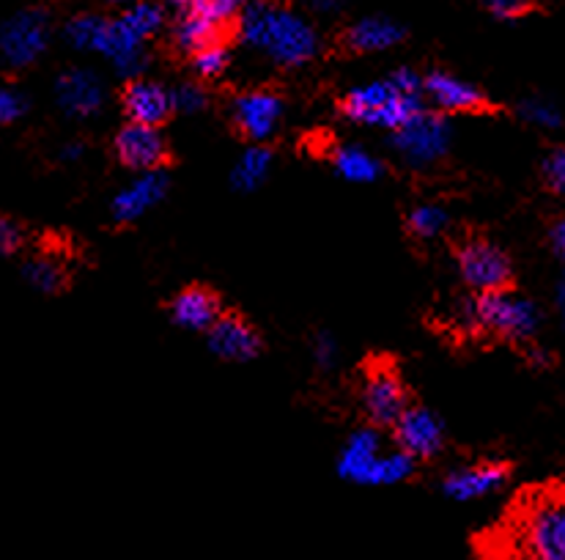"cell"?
Segmentation results:
<instances>
[{
    "instance_id": "obj_5",
    "label": "cell",
    "mask_w": 565,
    "mask_h": 560,
    "mask_svg": "<svg viewBox=\"0 0 565 560\" xmlns=\"http://www.w3.org/2000/svg\"><path fill=\"white\" fill-rule=\"evenodd\" d=\"M393 146L412 168H428L450 149V124L439 113L420 110L393 133Z\"/></svg>"
},
{
    "instance_id": "obj_8",
    "label": "cell",
    "mask_w": 565,
    "mask_h": 560,
    "mask_svg": "<svg viewBox=\"0 0 565 560\" xmlns=\"http://www.w3.org/2000/svg\"><path fill=\"white\" fill-rule=\"evenodd\" d=\"M113 151L124 168L138 173H157L171 160L166 135L157 127H143V124H127L118 129Z\"/></svg>"
},
{
    "instance_id": "obj_13",
    "label": "cell",
    "mask_w": 565,
    "mask_h": 560,
    "mask_svg": "<svg viewBox=\"0 0 565 560\" xmlns=\"http://www.w3.org/2000/svg\"><path fill=\"white\" fill-rule=\"evenodd\" d=\"M55 99L70 118H92L105 105V86L92 70H70L55 83Z\"/></svg>"
},
{
    "instance_id": "obj_32",
    "label": "cell",
    "mask_w": 565,
    "mask_h": 560,
    "mask_svg": "<svg viewBox=\"0 0 565 560\" xmlns=\"http://www.w3.org/2000/svg\"><path fill=\"white\" fill-rule=\"evenodd\" d=\"M519 113H522L524 121L539 124V127H557V124H561V113H557V107L544 99H527Z\"/></svg>"
},
{
    "instance_id": "obj_20",
    "label": "cell",
    "mask_w": 565,
    "mask_h": 560,
    "mask_svg": "<svg viewBox=\"0 0 565 560\" xmlns=\"http://www.w3.org/2000/svg\"><path fill=\"white\" fill-rule=\"evenodd\" d=\"M404 39V31L395 25L393 20L384 17H365V20L354 22L347 33V47L354 53H382L398 44Z\"/></svg>"
},
{
    "instance_id": "obj_9",
    "label": "cell",
    "mask_w": 565,
    "mask_h": 560,
    "mask_svg": "<svg viewBox=\"0 0 565 560\" xmlns=\"http://www.w3.org/2000/svg\"><path fill=\"white\" fill-rule=\"evenodd\" d=\"M530 560H565V497H546L524 525Z\"/></svg>"
},
{
    "instance_id": "obj_35",
    "label": "cell",
    "mask_w": 565,
    "mask_h": 560,
    "mask_svg": "<svg viewBox=\"0 0 565 560\" xmlns=\"http://www.w3.org/2000/svg\"><path fill=\"white\" fill-rule=\"evenodd\" d=\"M313 360H316V366H319L321 371L335 369V363H338V344H335V338L327 336V332L316 336V341H313Z\"/></svg>"
},
{
    "instance_id": "obj_44",
    "label": "cell",
    "mask_w": 565,
    "mask_h": 560,
    "mask_svg": "<svg viewBox=\"0 0 565 560\" xmlns=\"http://www.w3.org/2000/svg\"><path fill=\"white\" fill-rule=\"evenodd\" d=\"M162 3H168V6H188V0H162Z\"/></svg>"
},
{
    "instance_id": "obj_24",
    "label": "cell",
    "mask_w": 565,
    "mask_h": 560,
    "mask_svg": "<svg viewBox=\"0 0 565 560\" xmlns=\"http://www.w3.org/2000/svg\"><path fill=\"white\" fill-rule=\"evenodd\" d=\"M173 42H177L179 50L192 55L198 53V50L209 47V44L223 42V31H220L217 25H212V22L201 20V17L190 14L188 11V14L177 22V28H173Z\"/></svg>"
},
{
    "instance_id": "obj_22",
    "label": "cell",
    "mask_w": 565,
    "mask_h": 560,
    "mask_svg": "<svg viewBox=\"0 0 565 560\" xmlns=\"http://www.w3.org/2000/svg\"><path fill=\"white\" fill-rule=\"evenodd\" d=\"M332 166L352 184H371L382 177V162L376 157H371L365 149H358V146H343V149H338L335 157H332Z\"/></svg>"
},
{
    "instance_id": "obj_39",
    "label": "cell",
    "mask_w": 565,
    "mask_h": 560,
    "mask_svg": "<svg viewBox=\"0 0 565 560\" xmlns=\"http://www.w3.org/2000/svg\"><path fill=\"white\" fill-rule=\"evenodd\" d=\"M552 240H555L557 251H561L565 256V220H563V223L555 225V231H552Z\"/></svg>"
},
{
    "instance_id": "obj_33",
    "label": "cell",
    "mask_w": 565,
    "mask_h": 560,
    "mask_svg": "<svg viewBox=\"0 0 565 560\" xmlns=\"http://www.w3.org/2000/svg\"><path fill=\"white\" fill-rule=\"evenodd\" d=\"M25 245V231L17 220L0 214V256H14Z\"/></svg>"
},
{
    "instance_id": "obj_4",
    "label": "cell",
    "mask_w": 565,
    "mask_h": 560,
    "mask_svg": "<svg viewBox=\"0 0 565 560\" xmlns=\"http://www.w3.org/2000/svg\"><path fill=\"white\" fill-rule=\"evenodd\" d=\"M50 44V17L44 9H22L0 25V59L11 70H28Z\"/></svg>"
},
{
    "instance_id": "obj_37",
    "label": "cell",
    "mask_w": 565,
    "mask_h": 560,
    "mask_svg": "<svg viewBox=\"0 0 565 560\" xmlns=\"http://www.w3.org/2000/svg\"><path fill=\"white\" fill-rule=\"evenodd\" d=\"M486 6L500 20H513V17H522L530 9V0H486Z\"/></svg>"
},
{
    "instance_id": "obj_12",
    "label": "cell",
    "mask_w": 565,
    "mask_h": 560,
    "mask_svg": "<svg viewBox=\"0 0 565 560\" xmlns=\"http://www.w3.org/2000/svg\"><path fill=\"white\" fill-rule=\"evenodd\" d=\"M262 336L247 319L236 314H223L214 327L209 330V349L220 360H234V363H247V360L262 355Z\"/></svg>"
},
{
    "instance_id": "obj_17",
    "label": "cell",
    "mask_w": 565,
    "mask_h": 560,
    "mask_svg": "<svg viewBox=\"0 0 565 560\" xmlns=\"http://www.w3.org/2000/svg\"><path fill=\"white\" fill-rule=\"evenodd\" d=\"M166 173H138V179H135L132 184L124 187V190L113 198V218H116V223H135V220L143 218L149 209H154L157 203L166 198Z\"/></svg>"
},
{
    "instance_id": "obj_31",
    "label": "cell",
    "mask_w": 565,
    "mask_h": 560,
    "mask_svg": "<svg viewBox=\"0 0 565 560\" xmlns=\"http://www.w3.org/2000/svg\"><path fill=\"white\" fill-rule=\"evenodd\" d=\"M171 102H173V110L192 116V113H201L203 107H206L209 96L201 86H195V83H184V86L173 88Z\"/></svg>"
},
{
    "instance_id": "obj_41",
    "label": "cell",
    "mask_w": 565,
    "mask_h": 560,
    "mask_svg": "<svg viewBox=\"0 0 565 560\" xmlns=\"http://www.w3.org/2000/svg\"><path fill=\"white\" fill-rule=\"evenodd\" d=\"M338 6V0H310V9L321 11V14H327V11H332Z\"/></svg>"
},
{
    "instance_id": "obj_18",
    "label": "cell",
    "mask_w": 565,
    "mask_h": 560,
    "mask_svg": "<svg viewBox=\"0 0 565 560\" xmlns=\"http://www.w3.org/2000/svg\"><path fill=\"white\" fill-rule=\"evenodd\" d=\"M379 459H382V440H379L374 429L354 432L341 451L338 475H341L343 480H352V484L371 486Z\"/></svg>"
},
{
    "instance_id": "obj_30",
    "label": "cell",
    "mask_w": 565,
    "mask_h": 560,
    "mask_svg": "<svg viewBox=\"0 0 565 560\" xmlns=\"http://www.w3.org/2000/svg\"><path fill=\"white\" fill-rule=\"evenodd\" d=\"M415 473V459L404 454V451H393V454H382L379 465L374 469V480L371 486H393L406 480Z\"/></svg>"
},
{
    "instance_id": "obj_23",
    "label": "cell",
    "mask_w": 565,
    "mask_h": 560,
    "mask_svg": "<svg viewBox=\"0 0 565 560\" xmlns=\"http://www.w3.org/2000/svg\"><path fill=\"white\" fill-rule=\"evenodd\" d=\"M269 166H273V151L267 146H250L234 166L231 182L242 192L258 190L264 184V179H267Z\"/></svg>"
},
{
    "instance_id": "obj_3",
    "label": "cell",
    "mask_w": 565,
    "mask_h": 560,
    "mask_svg": "<svg viewBox=\"0 0 565 560\" xmlns=\"http://www.w3.org/2000/svg\"><path fill=\"white\" fill-rule=\"evenodd\" d=\"M539 308L513 292H489L461 305L459 321L465 330H486L508 341H527L539 330Z\"/></svg>"
},
{
    "instance_id": "obj_19",
    "label": "cell",
    "mask_w": 565,
    "mask_h": 560,
    "mask_svg": "<svg viewBox=\"0 0 565 560\" xmlns=\"http://www.w3.org/2000/svg\"><path fill=\"white\" fill-rule=\"evenodd\" d=\"M220 316H223V308H220L217 294L206 286H188L171 303V319L190 332H209Z\"/></svg>"
},
{
    "instance_id": "obj_14",
    "label": "cell",
    "mask_w": 565,
    "mask_h": 560,
    "mask_svg": "<svg viewBox=\"0 0 565 560\" xmlns=\"http://www.w3.org/2000/svg\"><path fill=\"white\" fill-rule=\"evenodd\" d=\"M121 107L127 113L129 124H143V127H157L171 118L173 102L171 92L160 83L151 81H129L121 92Z\"/></svg>"
},
{
    "instance_id": "obj_38",
    "label": "cell",
    "mask_w": 565,
    "mask_h": 560,
    "mask_svg": "<svg viewBox=\"0 0 565 560\" xmlns=\"http://www.w3.org/2000/svg\"><path fill=\"white\" fill-rule=\"evenodd\" d=\"M81 157H83L81 140H72V144H66L64 151H61V162H77Z\"/></svg>"
},
{
    "instance_id": "obj_16",
    "label": "cell",
    "mask_w": 565,
    "mask_h": 560,
    "mask_svg": "<svg viewBox=\"0 0 565 560\" xmlns=\"http://www.w3.org/2000/svg\"><path fill=\"white\" fill-rule=\"evenodd\" d=\"M423 94L431 99L434 107L445 113H483L489 110V99L472 86V83L459 81L448 72H431L423 81Z\"/></svg>"
},
{
    "instance_id": "obj_25",
    "label": "cell",
    "mask_w": 565,
    "mask_h": 560,
    "mask_svg": "<svg viewBox=\"0 0 565 560\" xmlns=\"http://www.w3.org/2000/svg\"><path fill=\"white\" fill-rule=\"evenodd\" d=\"M107 17L99 14H77L66 22L64 36L75 50H86V53H99L102 36H105Z\"/></svg>"
},
{
    "instance_id": "obj_43",
    "label": "cell",
    "mask_w": 565,
    "mask_h": 560,
    "mask_svg": "<svg viewBox=\"0 0 565 560\" xmlns=\"http://www.w3.org/2000/svg\"><path fill=\"white\" fill-rule=\"evenodd\" d=\"M107 3H110V6H124V9H127V6L140 3V0H107Z\"/></svg>"
},
{
    "instance_id": "obj_21",
    "label": "cell",
    "mask_w": 565,
    "mask_h": 560,
    "mask_svg": "<svg viewBox=\"0 0 565 560\" xmlns=\"http://www.w3.org/2000/svg\"><path fill=\"white\" fill-rule=\"evenodd\" d=\"M22 275L42 294H58L70 283V270L64 267L61 258L50 256V253H39V256L28 258L25 267H22Z\"/></svg>"
},
{
    "instance_id": "obj_10",
    "label": "cell",
    "mask_w": 565,
    "mask_h": 560,
    "mask_svg": "<svg viewBox=\"0 0 565 560\" xmlns=\"http://www.w3.org/2000/svg\"><path fill=\"white\" fill-rule=\"evenodd\" d=\"M282 118V99L280 94L269 92V88H258V92L242 94L234 102V124L239 129L242 138L262 144L275 135Z\"/></svg>"
},
{
    "instance_id": "obj_34",
    "label": "cell",
    "mask_w": 565,
    "mask_h": 560,
    "mask_svg": "<svg viewBox=\"0 0 565 560\" xmlns=\"http://www.w3.org/2000/svg\"><path fill=\"white\" fill-rule=\"evenodd\" d=\"M28 99L17 88H0V127L25 116Z\"/></svg>"
},
{
    "instance_id": "obj_6",
    "label": "cell",
    "mask_w": 565,
    "mask_h": 560,
    "mask_svg": "<svg viewBox=\"0 0 565 560\" xmlns=\"http://www.w3.org/2000/svg\"><path fill=\"white\" fill-rule=\"evenodd\" d=\"M456 264H459V273L467 286H472L478 294L508 292L513 283V270L505 253L494 242L480 240V236H472L465 245H459Z\"/></svg>"
},
{
    "instance_id": "obj_26",
    "label": "cell",
    "mask_w": 565,
    "mask_h": 560,
    "mask_svg": "<svg viewBox=\"0 0 565 560\" xmlns=\"http://www.w3.org/2000/svg\"><path fill=\"white\" fill-rule=\"evenodd\" d=\"M118 17H121L124 25L143 44L162 28V9L157 3H151V0H140V3L127 6Z\"/></svg>"
},
{
    "instance_id": "obj_11",
    "label": "cell",
    "mask_w": 565,
    "mask_h": 560,
    "mask_svg": "<svg viewBox=\"0 0 565 560\" xmlns=\"http://www.w3.org/2000/svg\"><path fill=\"white\" fill-rule=\"evenodd\" d=\"M395 445L409 459H434L443 451V423L423 406H409L393 426Z\"/></svg>"
},
{
    "instance_id": "obj_27",
    "label": "cell",
    "mask_w": 565,
    "mask_h": 560,
    "mask_svg": "<svg viewBox=\"0 0 565 560\" xmlns=\"http://www.w3.org/2000/svg\"><path fill=\"white\" fill-rule=\"evenodd\" d=\"M245 6L247 0H188L190 14L212 22V25H217L220 31H223L225 25H231L234 20H239Z\"/></svg>"
},
{
    "instance_id": "obj_36",
    "label": "cell",
    "mask_w": 565,
    "mask_h": 560,
    "mask_svg": "<svg viewBox=\"0 0 565 560\" xmlns=\"http://www.w3.org/2000/svg\"><path fill=\"white\" fill-rule=\"evenodd\" d=\"M544 179L552 190L565 196V149H557L555 155L544 162Z\"/></svg>"
},
{
    "instance_id": "obj_2",
    "label": "cell",
    "mask_w": 565,
    "mask_h": 560,
    "mask_svg": "<svg viewBox=\"0 0 565 560\" xmlns=\"http://www.w3.org/2000/svg\"><path fill=\"white\" fill-rule=\"evenodd\" d=\"M341 110L354 124L365 127H382L395 133L409 118L426 110L423 107V81L417 72L398 70L390 81L369 83V86L352 88L341 102Z\"/></svg>"
},
{
    "instance_id": "obj_1",
    "label": "cell",
    "mask_w": 565,
    "mask_h": 560,
    "mask_svg": "<svg viewBox=\"0 0 565 560\" xmlns=\"http://www.w3.org/2000/svg\"><path fill=\"white\" fill-rule=\"evenodd\" d=\"M239 33L250 47L267 53L275 64L305 66L319 55V33L308 20L282 6L256 0L242 9Z\"/></svg>"
},
{
    "instance_id": "obj_28",
    "label": "cell",
    "mask_w": 565,
    "mask_h": 560,
    "mask_svg": "<svg viewBox=\"0 0 565 560\" xmlns=\"http://www.w3.org/2000/svg\"><path fill=\"white\" fill-rule=\"evenodd\" d=\"M406 225H409V234L417 236V240H434L448 225V214L439 207H434V203H423V207L412 209Z\"/></svg>"
},
{
    "instance_id": "obj_29",
    "label": "cell",
    "mask_w": 565,
    "mask_h": 560,
    "mask_svg": "<svg viewBox=\"0 0 565 560\" xmlns=\"http://www.w3.org/2000/svg\"><path fill=\"white\" fill-rule=\"evenodd\" d=\"M231 64V50L225 42H214L209 47L192 53V70H195L198 77L203 81H217Z\"/></svg>"
},
{
    "instance_id": "obj_15",
    "label": "cell",
    "mask_w": 565,
    "mask_h": 560,
    "mask_svg": "<svg viewBox=\"0 0 565 560\" xmlns=\"http://www.w3.org/2000/svg\"><path fill=\"white\" fill-rule=\"evenodd\" d=\"M508 480V465L502 462H483V465H470L454 469L448 478L443 480L445 497L456 503L480 500L486 495H494L502 484Z\"/></svg>"
},
{
    "instance_id": "obj_7",
    "label": "cell",
    "mask_w": 565,
    "mask_h": 560,
    "mask_svg": "<svg viewBox=\"0 0 565 560\" xmlns=\"http://www.w3.org/2000/svg\"><path fill=\"white\" fill-rule=\"evenodd\" d=\"M363 406L374 426H395V421L409 410V393L404 382L384 360H371L365 371Z\"/></svg>"
},
{
    "instance_id": "obj_42",
    "label": "cell",
    "mask_w": 565,
    "mask_h": 560,
    "mask_svg": "<svg viewBox=\"0 0 565 560\" xmlns=\"http://www.w3.org/2000/svg\"><path fill=\"white\" fill-rule=\"evenodd\" d=\"M557 305H561V314H563V321H565V278L561 281V288H557Z\"/></svg>"
},
{
    "instance_id": "obj_40",
    "label": "cell",
    "mask_w": 565,
    "mask_h": 560,
    "mask_svg": "<svg viewBox=\"0 0 565 560\" xmlns=\"http://www.w3.org/2000/svg\"><path fill=\"white\" fill-rule=\"evenodd\" d=\"M530 360H533L535 366H550L552 355L544 352V349H530Z\"/></svg>"
}]
</instances>
